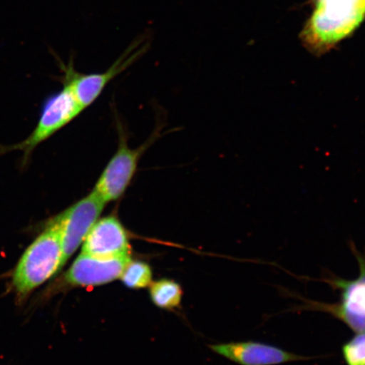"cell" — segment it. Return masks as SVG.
I'll use <instances>...</instances> for the list:
<instances>
[{
  "instance_id": "cell-1",
  "label": "cell",
  "mask_w": 365,
  "mask_h": 365,
  "mask_svg": "<svg viewBox=\"0 0 365 365\" xmlns=\"http://www.w3.org/2000/svg\"><path fill=\"white\" fill-rule=\"evenodd\" d=\"M61 226L56 217L36 237L22 255L12 276V286L17 299L25 300L62 269Z\"/></svg>"
},
{
  "instance_id": "cell-2",
  "label": "cell",
  "mask_w": 365,
  "mask_h": 365,
  "mask_svg": "<svg viewBox=\"0 0 365 365\" xmlns=\"http://www.w3.org/2000/svg\"><path fill=\"white\" fill-rule=\"evenodd\" d=\"M365 15V0H317L304 40L322 52L352 33Z\"/></svg>"
},
{
  "instance_id": "cell-3",
  "label": "cell",
  "mask_w": 365,
  "mask_h": 365,
  "mask_svg": "<svg viewBox=\"0 0 365 365\" xmlns=\"http://www.w3.org/2000/svg\"><path fill=\"white\" fill-rule=\"evenodd\" d=\"M84 111L67 86L46 100L38 124L31 134L20 143L0 145V156L11 152H21L23 163L29 161L36 147L56 135Z\"/></svg>"
},
{
  "instance_id": "cell-4",
  "label": "cell",
  "mask_w": 365,
  "mask_h": 365,
  "mask_svg": "<svg viewBox=\"0 0 365 365\" xmlns=\"http://www.w3.org/2000/svg\"><path fill=\"white\" fill-rule=\"evenodd\" d=\"M148 43L143 38L136 40L113 65L103 73L81 74L72 66H63L66 74V86L72 91L80 106L85 110L103 93L107 86L121 73L133 65L148 51Z\"/></svg>"
},
{
  "instance_id": "cell-5",
  "label": "cell",
  "mask_w": 365,
  "mask_h": 365,
  "mask_svg": "<svg viewBox=\"0 0 365 365\" xmlns=\"http://www.w3.org/2000/svg\"><path fill=\"white\" fill-rule=\"evenodd\" d=\"M150 141L131 148L124 135H120L118 149L104 168L93 190L105 204L116 202L125 195L133 180L141 157Z\"/></svg>"
},
{
  "instance_id": "cell-6",
  "label": "cell",
  "mask_w": 365,
  "mask_h": 365,
  "mask_svg": "<svg viewBox=\"0 0 365 365\" xmlns=\"http://www.w3.org/2000/svg\"><path fill=\"white\" fill-rule=\"evenodd\" d=\"M105 205L106 204L91 190L85 197L54 217L61 230L62 268L83 244L91 228L101 215Z\"/></svg>"
},
{
  "instance_id": "cell-7",
  "label": "cell",
  "mask_w": 365,
  "mask_h": 365,
  "mask_svg": "<svg viewBox=\"0 0 365 365\" xmlns=\"http://www.w3.org/2000/svg\"><path fill=\"white\" fill-rule=\"evenodd\" d=\"M99 259L130 255V236L116 216L99 218L82 244V252Z\"/></svg>"
},
{
  "instance_id": "cell-8",
  "label": "cell",
  "mask_w": 365,
  "mask_h": 365,
  "mask_svg": "<svg viewBox=\"0 0 365 365\" xmlns=\"http://www.w3.org/2000/svg\"><path fill=\"white\" fill-rule=\"evenodd\" d=\"M130 255L114 259H99L81 253L63 276L72 287H91L110 284L120 279Z\"/></svg>"
},
{
  "instance_id": "cell-9",
  "label": "cell",
  "mask_w": 365,
  "mask_h": 365,
  "mask_svg": "<svg viewBox=\"0 0 365 365\" xmlns=\"http://www.w3.org/2000/svg\"><path fill=\"white\" fill-rule=\"evenodd\" d=\"M359 274L355 279L336 278L333 285L341 290L339 304L328 309L334 316L356 333L365 331V259L354 250Z\"/></svg>"
},
{
  "instance_id": "cell-10",
  "label": "cell",
  "mask_w": 365,
  "mask_h": 365,
  "mask_svg": "<svg viewBox=\"0 0 365 365\" xmlns=\"http://www.w3.org/2000/svg\"><path fill=\"white\" fill-rule=\"evenodd\" d=\"M212 352L240 365H278L310 358L264 342L247 341L210 346Z\"/></svg>"
},
{
  "instance_id": "cell-11",
  "label": "cell",
  "mask_w": 365,
  "mask_h": 365,
  "mask_svg": "<svg viewBox=\"0 0 365 365\" xmlns=\"http://www.w3.org/2000/svg\"><path fill=\"white\" fill-rule=\"evenodd\" d=\"M150 298L157 307L165 310H175L180 307L182 299L181 286L171 279H160L149 286Z\"/></svg>"
},
{
  "instance_id": "cell-12",
  "label": "cell",
  "mask_w": 365,
  "mask_h": 365,
  "mask_svg": "<svg viewBox=\"0 0 365 365\" xmlns=\"http://www.w3.org/2000/svg\"><path fill=\"white\" fill-rule=\"evenodd\" d=\"M120 279L130 289H145L153 282L152 268L148 263L131 261L126 264Z\"/></svg>"
},
{
  "instance_id": "cell-13",
  "label": "cell",
  "mask_w": 365,
  "mask_h": 365,
  "mask_svg": "<svg viewBox=\"0 0 365 365\" xmlns=\"http://www.w3.org/2000/svg\"><path fill=\"white\" fill-rule=\"evenodd\" d=\"M346 365H365V331L357 333L342 346Z\"/></svg>"
}]
</instances>
